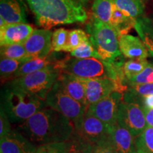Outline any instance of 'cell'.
I'll return each mask as SVG.
<instances>
[{
	"label": "cell",
	"instance_id": "1",
	"mask_svg": "<svg viewBox=\"0 0 153 153\" xmlns=\"http://www.w3.org/2000/svg\"><path fill=\"white\" fill-rule=\"evenodd\" d=\"M21 133L36 146L67 142L75 128L73 122L51 108H43L19 126Z\"/></svg>",
	"mask_w": 153,
	"mask_h": 153
},
{
	"label": "cell",
	"instance_id": "2",
	"mask_svg": "<svg viewBox=\"0 0 153 153\" xmlns=\"http://www.w3.org/2000/svg\"><path fill=\"white\" fill-rule=\"evenodd\" d=\"M36 24L48 29L57 25L84 23L87 13L76 0H26Z\"/></svg>",
	"mask_w": 153,
	"mask_h": 153
},
{
	"label": "cell",
	"instance_id": "3",
	"mask_svg": "<svg viewBox=\"0 0 153 153\" xmlns=\"http://www.w3.org/2000/svg\"><path fill=\"white\" fill-rule=\"evenodd\" d=\"M123 65L121 60L116 63H111L98 58L76 59L72 57L59 60L56 67L60 72L82 79H111L127 89L122 70Z\"/></svg>",
	"mask_w": 153,
	"mask_h": 153
},
{
	"label": "cell",
	"instance_id": "4",
	"mask_svg": "<svg viewBox=\"0 0 153 153\" xmlns=\"http://www.w3.org/2000/svg\"><path fill=\"white\" fill-rule=\"evenodd\" d=\"M1 107L11 123H22L45 108V101L8 82L1 91Z\"/></svg>",
	"mask_w": 153,
	"mask_h": 153
},
{
	"label": "cell",
	"instance_id": "5",
	"mask_svg": "<svg viewBox=\"0 0 153 153\" xmlns=\"http://www.w3.org/2000/svg\"><path fill=\"white\" fill-rule=\"evenodd\" d=\"M89 40L101 60L116 63L121 56L118 45V34L109 24H105L93 16L87 24Z\"/></svg>",
	"mask_w": 153,
	"mask_h": 153
},
{
	"label": "cell",
	"instance_id": "6",
	"mask_svg": "<svg viewBox=\"0 0 153 153\" xmlns=\"http://www.w3.org/2000/svg\"><path fill=\"white\" fill-rule=\"evenodd\" d=\"M60 72L55 65L40 71L14 78L9 82L45 101L47 94L58 79Z\"/></svg>",
	"mask_w": 153,
	"mask_h": 153
},
{
	"label": "cell",
	"instance_id": "7",
	"mask_svg": "<svg viewBox=\"0 0 153 153\" xmlns=\"http://www.w3.org/2000/svg\"><path fill=\"white\" fill-rule=\"evenodd\" d=\"M45 104L46 107L60 112L71 120L74 125L85 116L88 108L72 98L58 79L47 94Z\"/></svg>",
	"mask_w": 153,
	"mask_h": 153
},
{
	"label": "cell",
	"instance_id": "8",
	"mask_svg": "<svg viewBox=\"0 0 153 153\" xmlns=\"http://www.w3.org/2000/svg\"><path fill=\"white\" fill-rule=\"evenodd\" d=\"M117 123L137 137L147 127L144 108L136 101H122L118 112Z\"/></svg>",
	"mask_w": 153,
	"mask_h": 153
},
{
	"label": "cell",
	"instance_id": "9",
	"mask_svg": "<svg viewBox=\"0 0 153 153\" xmlns=\"http://www.w3.org/2000/svg\"><path fill=\"white\" fill-rule=\"evenodd\" d=\"M123 99V94L114 91L106 98L89 105L86 113L113 127L117 124L118 108Z\"/></svg>",
	"mask_w": 153,
	"mask_h": 153
},
{
	"label": "cell",
	"instance_id": "10",
	"mask_svg": "<svg viewBox=\"0 0 153 153\" xmlns=\"http://www.w3.org/2000/svg\"><path fill=\"white\" fill-rule=\"evenodd\" d=\"M74 128L75 133L94 145L109 138L112 127L86 113Z\"/></svg>",
	"mask_w": 153,
	"mask_h": 153
},
{
	"label": "cell",
	"instance_id": "11",
	"mask_svg": "<svg viewBox=\"0 0 153 153\" xmlns=\"http://www.w3.org/2000/svg\"><path fill=\"white\" fill-rule=\"evenodd\" d=\"M79 79L85 85L88 106L106 98L114 91H117L123 94V91L127 90L111 79Z\"/></svg>",
	"mask_w": 153,
	"mask_h": 153
},
{
	"label": "cell",
	"instance_id": "12",
	"mask_svg": "<svg viewBox=\"0 0 153 153\" xmlns=\"http://www.w3.org/2000/svg\"><path fill=\"white\" fill-rule=\"evenodd\" d=\"M53 33L49 29H34L24 44L28 60L46 57L53 50Z\"/></svg>",
	"mask_w": 153,
	"mask_h": 153
},
{
	"label": "cell",
	"instance_id": "13",
	"mask_svg": "<svg viewBox=\"0 0 153 153\" xmlns=\"http://www.w3.org/2000/svg\"><path fill=\"white\" fill-rule=\"evenodd\" d=\"M37 146L18 131L0 137V153H36Z\"/></svg>",
	"mask_w": 153,
	"mask_h": 153
},
{
	"label": "cell",
	"instance_id": "14",
	"mask_svg": "<svg viewBox=\"0 0 153 153\" xmlns=\"http://www.w3.org/2000/svg\"><path fill=\"white\" fill-rule=\"evenodd\" d=\"M34 29L27 23L9 24L0 28L1 46L12 44H24Z\"/></svg>",
	"mask_w": 153,
	"mask_h": 153
},
{
	"label": "cell",
	"instance_id": "15",
	"mask_svg": "<svg viewBox=\"0 0 153 153\" xmlns=\"http://www.w3.org/2000/svg\"><path fill=\"white\" fill-rule=\"evenodd\" d=\"M118 45L121 54L131 60H146L149 52L141 39L126 34L118 36Z\"/></svg>",
	"mask_w": 153,
	"mask_h": 153
},
{
	"label": "cell",
	"instance_id": "16",
	"mask_svg": "<svg viewBox=\"0 0 153 153\" xmlns=\"http://www.w3.org/2000/svg\"><path fill=\"white\" fill-rule=\"evenodd\" d=\"M0 17L7 24H26V13L22 0H0Z\"/></svg>",
	"mask_w": 153,
	"mask_h": 153
},
{
	"label": "cell",
	"instance_id": "17",
	"mask_svg": "<svg viewBox=\"0 0 153 153\" xmlns=\"http://www.w3.org/2000/svg\"><path fill=\"white\" fill-rule=\"evenodd\" d=\"M110 139L120 153H135L136 150L133 135L129 131L118 123L111 128Z\"/></svg>",
	"mask_w": 153,
	"mask_h": 153
},
{
	"label": "cell",
	"instance_id": "18",
	"mask_svg": "<svg viewBox=\"0 0 153 153\" xmlns=\"http://www.w3.org/2000/svg\"><path fill=\"white\" fill-rule=\"evenodd\" d=\"M58 80L62 84L66 92L72 98L88 107L85 85L82 84L79 78L66 72H61Z\"/></svg>",
	"mask_w": 153,
	"mask_h": 153
},
{
	"label": "cell",
	"instance_id": "19",
	"mask_svg": "<svg viewBox=\"0 0 153 153\" xmlns=\"http://www.w3.org/2000/svg\"><path fill=\"white\" fill-rule=\"evenodd\" d=\"M59 60H57L56 55L50 54L46 57H38L26 61L20 68L17 70L13 77L17 78L33 72L40 71L48 68L50 66L55 65Z\"/></svg>",
	"mask_w": 153,
	"mask_h": 153
},
{
	"label": "cell",
	"instance_id": "20",
	"mask_svg": "<svg viewBox=\"0 0 153 153\" xmlns=\"http://www.w3.org/2000/svg\"><path fill=\"white\" fill-rule=\"evenodd\" d=\"M134 28L146 46L149 54L153 56V19L140 17L135 20Z\"/></svg>",
	"mask_w": 153,
	"mask_h": 153
},
{
	"label": "cell",
	"instance_id": "21",
	"mask_svg": "<svg viewBox=\"0 0 153 153\" xmlns=\"http://www.w3.org/2000/svg\"><path fill=\"white\" fill-rule=\"evenodd\" d=\"M135 24V19L126 15L114 4L113 14L109 25L117 32L118 36L127 34L132 28H134Z\"/></svg>",
	"mask_w": 153,
	"mask_h": 153
},
{
	"label": "cell",
	"instance_id": "22",
	"mask_svg": "<svg viewBox=\"0 0 153 153\" xmlns=\"http://www.w3.org/2000/svg\"><path fill=\"white\" fill-rule=\"evenodd\" d=\"M120 10L136 20L143 16L145 9L143 0H113Z\"/></svg>",
	"mask_w": 153,
	"mask_h": 153
},
{
	"label": "cell",
	"instance_id": "23",
	"mask_svg": "<svg viewBox=\"0 0 153 153\" xmlns=\"http://www.w3.org/2000/svg\"><path fill=\"white\" fill-rule=\"evenodd\" d=\"M114 5L113 0H94L91 7L94 16L105 24H109Z\"/></svg>",
	"mask_w": 153,
	"mask_h": 153
},
{
	"label": "cell",
	"instance_id": "24",
	"mask_svg": "<svg viewBox=\"0 0 153 153\" xmlns=\"http://www.w3.org/2000/svg\"><path fill=\"white\" fill-rule=\"evenodd\" d=\"M128 85L129 87H128L126 93L123 94V101L139 102V100H140V99L145 96L153 94V84Z\"/></svg>",
	"mask_w": 153,
	"mask_h": 153
},
{
	"label": "cell",
	"instance_id": "25",
	"mask_svg": "<svg viewBox=\"0 0 153 153\" xmlns=\"http://www.w3.org/2000/svg\"><path fill=\"white\" fill-rule=\"evenodd\" d=\"M68 143V153H92L93 145L74 133Z\"/></svg>",
	"mask_w": 153,
	"mask_h": 153
},
{
	"label": "cell",
	"instance_id": "26",
	"mask_svg": "<svg viewBox=\"0 0 153 153\" xmlns=\"http://www.w3.org/2000/svg\"><path fill=\"white\" fill-rule=\"evenodd\" d=\"M0 55L1 58H9L13 60L28 59L27 53L24 44H12L1 46Z\"/></svg>",
	"mask_w": 153,
	"mask_h": 153
},
{
	"label": "cell",
	"instance_id": "27",
	"mask_svg": "<svg viewBox=\"0 0 153 153\" xmlns=\"http://www.w3.org/2000/svg\"><path fill=\"white\" fill-rule=\"evenodd\" d=\"M148 65L146 60H131L124 62L122 70L126 82L140 73Z\"/></svg>",
	"mask_w": 153,
	"mask_h": 153
},
{
	"label": "cell",
	"instance_id": "28",
	"mask_svg": "<svg viewBox=\"0 0 153 153\" xmlns=\"http://www.w3.org/2000/svg\"><path fill=\"white\" fill-rule=\"evenodd\" d=\"M87 41H89V36L83 30L74 29L70 30L68 43L64 51L71 53Z\"/></svg>",
	"mask_w": 153,
	"mask_h": 153
},
{
	"label": "cell",
	"instance_id": "29",
	"mask_svg": "<svg viewBox=\"0 0 153 153\" xmlns=\"http://www.w3.org/2000/svg\"><path fill=\"white\" fill-rule=\"evenodd\" d=\"M28 59L13 60L9 58H1L0 60V74L1 78H7L14 75L17 70L24 64Z\"/></svg>",
	"mask_w": 153,
	"mask_h": 153
},
{
	"label": "cell",
	"instance_id": "30",
	"mask_svg": "<svg viewBox=\"0 0 153 153\" xmlns=\"http://www.w3.org/2000/svg\"><path fill=\"white\" fill-rule=\"evenodd\" d=\"M136 148H141L148 153H153V127L147 126L135 140Z\"/></svg>",
	"mask_w": 153,
	"mask_h": 153
},
{
	"label": "cell",
	"instance_id": "31",
	"mask_svg": "<svg viewBox=\"0 0 153 153\" xmlns=\"http://www.w3.org/2000/svg\"><path fill=\"white\" fill-rule=\"evenodd\" d=\"M70 55L72 57L76 59H88V58H98L100 59L94 48L91 42L87 41L80 45L74 51L70 53Z\"/></svg>",
	"mask_w": 153,
	"mask_h": 153
},
{
	"label": "cell",
	"instance_id": "32",
	"mask_svg": "<svg viewBox=\"0 0 153 153\" xmlns=\"http://www.w3.org/2000/svg\"><path fill=\"white\" fill-rule=\"evenodd\" d=\"M70 30L60 28L56 29L53 33L52 47L55 52L64 51L68 43V34Z\"/></svg>",
	"mask_w": 153,
	"mask_h": 153
},
{
	"label": "cell",
	"instance_id": "33",
	"mask_svg": "<svg viewBox=\"0 0 153 153\" xmlns=\"http://www.w3.org/2000/svg\"><path fill=\"white\" fill-rule=\"evenodd\" d=\"M36 153H68V143H53L37 146Z\"/></svg>",
	"mask_w": 153,
	"mask_h": 153
},
{
	"label": "cell",
	"instance_id": "34",
	"mask_svg": "<svg viewBox=\"0 0 153 153\" xmlns=\"http://www.w3.org/2000/svg\"><path fill=\"white\" fill-rule=\"evenodd\" d=\"M128 84H153V64L149 63L144 70L127 81Z\"/></svg>",
	"mask_w": 153,
	"mask_h": 153
},
{
	"label": "cell",
	"instance_id": "35",
	"mask_svg": "<svg viewBox=\"0 0 153 153\" xmlns=\"http://www.w3.org/2000/svg\"><path fill=\"white\" fill-rule=\"evenodd\" d=\"M92 153H120L113 143L110 137L104 141L93 145Z\"/></svg>",
	"mask_w": 153,
	"mask_h": 153
},
{
	"label": "cell",
	"instance_id": "36",
	"mask_svg": "<svg viewBox=\"0 0 153 153\" xmlns=\"http://www.w3.org/2000/svg\"><path fill=\"white\" fill-rule=\"evenodd\" d=\"M10 120L4 110L1 107L0 108V137L8 135L12 131L11 128Z\"/></svg>",
	"mask_w": 153,
	"mask_h": 153
},
{
	"label": "cell",
	"instance_id": "37",
	"mask_svg": "<svg viewBox=\"0 0 153 153\" xmlns=\"http://www.w3.org/2000/svg\"><path fill=\"white\" fill-rule=\"evenodd\" d=\"M140 104L144 109H153V94L142 97L140 99Z\"/></svg>",
	"mask_w": 153,
	"mask_h": 153
},
{
	"label": "cell",
	"instance_id": "38",
	"mask_svg": "<svg viewBox=\"0 0 153 153\" xmlns=\"http://www.w3.org/2000/svg\"><path fill=\"white\" fill-rule=\"evenodd\" d=\"M147 126L153 127V109H144Z\"/></svg>",
	"mask_w": 153,
	"mask_h": 153
},
{
	"label": "cell",
	"instance_id": "39",
	"mask_svg": "<svg viewBox=\"0 0 153 153\" xmlns=\"http://www.w3.org/2000/svg\"><path fill=\"white\" fill-rule=\"evenodd\" d=\"M135 153H148V152H147L146 151H145L144 150H143V149L136 148V150H135Z\"/></svg>",
	"mask_w": 153,
	"mask_h": 153
}]
</instances>
